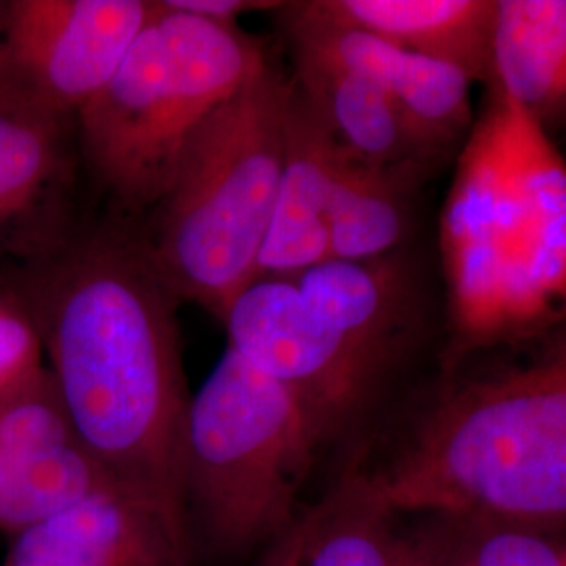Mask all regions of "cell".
Returning a JSON list of instances; mask_svg holds the SVG:
<instances>
[{"instance_id": "cell-11", "label": "cell", "mask_w": 566, "mask_h": 566, "mask_svg": "<svg viewBox=\"0 0 566 566\" xmlns=\"http://www.w3.org/2000/svg\"><path fill=\"white\" fill-rule=\"evenodd\" d=\"M334 163V137L292 81L282 181L254 282L294 275L332 261L329 202Z\"/></svg>"}, {"instance_id": "cell-26", "label": "cell", "mask_w": 566, "mask_h": 566, "mask_svg": "<svg viewBox=\"0 0 566 566\" xmlns=\"http://www.w3.org/2000/svg\"><path fill=\"white\" fill-rule=\"evenodd\" d=\"M565 549H566V542H565Z\"/></svg>"}, {"instance_id": "cell-24", "label": "cell", "mask_w": 566, "mask_h": 566, "mask_svg": "<svg viewBox=\"0 0 566 566\" xmlns=\"http://www.w3.org/2000/svg\"><path fill=\"white\" fill-rule=\"evenodd\" d=\"M397 566H432L428 554L424 552V547L420 544V539L416 537L411 526L405 528L403 547H401Z\"/></svg>"}, {"instance_id": "cell-1", "label": "cell", "mask_w": 566, "mask_h": 566, "mask_svg": "<svg viewBox=\"0 0 566 566\" xmlns=\"http://www.w3.org/2000/svg\"><path fill=\"white\" fill-rule=\"evenodd\" d=\"M11 296L39 332L78 443L191 546L181 298L142 242L112 231L70 235L32 259Z\"/></svg>"}, {"instance_id": "cell-6", "label": "cell", "mask_w": 566, "mask_h": 566, "mask_svg": "<svg viewBox=\"0 0 566 566\" xmlns=\"http://www.w3.org/2000/svg\"><path fill=\"white\" fill-rule=\"evenodd\" d=\"M264 57L238 25L154 0L118 70L76 118L82 158L109 200L133 214L163 202L187 143Z\"/></svg>"}, {"instance_id": "cell-18", "label": "cell", "mask_w": 566, "mask_h": 566, "mask_svg": "<svg viewBox=\"0 0 566 566\" xmlns=\"http://www.w3.org/2000/svg\"><path fill=\"white\" fill-rule=\"evenodd\" d=\"M432 566H566V539L455 514H416Z\"/></svg>"}, {"instance_id": "cell-22", "label": "cell", "mask_w": 566, "mask_h": 566, "mask_svg": "<svg viewBox=\"0 0 566 566\" xmlns=\"http://www.w3.org/2000/svg\"><path fill=\"white\" fill-rule=\"evenodd\" d=\"M164 4L172 11L219 25H238L242 15L256 11H277L282 7V2L264 0H164Z\"/></svg>"}, {"instance_id": "cell-17", "label": "cell", "mask_w": 566, "mask_h": 566, "mask_svg": "<svg viewBox=\"0 0 566 566\" xmlns=\"http://www.w3.org/2000/svg\"><path fill=\"white\" fill-rule=\"evenodd\" d=\"M303 521L298 566H397L405 528L361 451Z\"/></svg>"}, {"instance_id": "cell-3", "label": "cell", "mask_w": 566, "mask_h": 566, "mask_svg": "<svg viewBox=\"0 0 566 566\" xmlns=\"http://www.w3.org/2000/svg\"><path fill=\"white\" fill-rule=\"evenodd\" d=\"M472 128L443 214L451 376L486 346L542 336L566 317V166L495 91Z\"/></svg>"}, {"instance_id": "cell-4", "label": "cell", "mask_w": 566, "mask_h": 566, "mask_svg": "<svg viewBox=\"0 0 566 566\" xmlns=\"http://www.w3.org/2000/svg\"><path fill=\"white\" fill-rule=\"evenodd\" d=\"M229 346L283 386L319 449L361 424L426 327L424 282L401 250L261 277L223 319Z\"/></svg>"}, {"instance_id": "cell-15", "label": "cell", "mask_w": 566, "mask_h": 566, "mask_svg": "<svg viewBox=\"0 0 566 566\" xmlns=\"http://www.w3.org/2000/svg\"><path fill=\"white\" fill-rule=\"evenodd\" d=\"M65 128L0 112V250L30 261L65 242Z\"/></svg>"}, {"instance_id": "cell-23", "label": "cell", "mask_w": 566, "mask_h": 566, "mask_svg": "<svg viewBox=\"0 0 566 566\" xmlns=\"http://www.w3.org/2000/svg\"><path fill=\"white\" fill-rule=\"evenodd\" d=\"M304 521L303 512L282 539L273 546L266 547L261 554V560L254 566H298L301 565V549H303Z\"/></svg>"}, {"instance_id": "cell-5", "label": "cell", "mask_w": 566, "mask_h": 566, "mask_svg": "<svg viewBox=\"0 0 566 566\" xmlns=\"http://www.w3.org/2000/svg\"><path fill=\"white\" fill-rule=\"evenodd\" d=\"M292 78L264 57L196 130L142 240L164 282L223 322L254 282L282 181Z\"/></svg>"}, {"instance_id": "cell-12", "label": "cell", "mask_w": 566, "mask_h": 566, "mask_svg": "<svg viewBox=\"0 0 566 566\" xmlns=\"http://www.w3.org/2000/svg\"><path fill=\"white\" fill-rule=\"evenodd\" d=\"M292 53V81L344 151L374 166L416 168L428 177L443 164L380 86L319 55Z\"/></svg>"}, {"instance_id": "cell-2", "label": "cell", "mask_w": 566, "mask_h": 566, "mask_svg": "<svg viewBox=\"0 0 566 566\" xmlns=\"http://www.w3.org/2000/svg\"><path fill=\"white\" fill-rule=\"evenodd\" d=\"M533 355L443 385L371 468L399 514H455L566 539V317Z\"/></svg>"}, {"instance_id": "cell-19", "label": "cell", "mask_w": 566, "mask_h": 566, "mask_svg": "<svg viewBox=\"0 0 566 566\" xmlns=\"http://www.w3.org/2000/svg\"><path fill=\"white\" fill-rule=\"evenodd\" d=\"M112 486L78 441L42 453L15 465L0 486V533L15 537Z\"/></svg>"}, {"instance_id": "cell-14", "label": "cell", "mask_w": 566, "mask_h": 566, "mask_svg": "<svg viewBox=\"0 0 566 566\" xmlns=\"http://www.w3.org/2000/svg\"><path fill=\"white\" fill-rule=\"evenodd\" d=\"M311 7L325 20L455 65L474 84H489L495 0H313Z\"/></svg>"}, {"instance_id": "cell-8", "label": "cell", "mask_w": 566, "mask_h": 566, "mask_svg": "<svg viewBox=\"0 0 566 566\" xmlns=\"http://www.w3.org/2000/svg\"><path fill=\"white\" fill-rule=\"evenodd\" d=\"M154 0H11L0 32V112L67 128L118 70Z\"/></svg>"}, {"instance_id": "cell-7", "label": "cell", "mask_w": 566, "mask_h": 566, "mask_svg": "<svg viewBox=\"0 0 566 566\" xmlns=\"http://www.w3.org/2000/svg\"><path fill=\"white\" fill-rule=\"evenodd\" d=\"M317 451L287 390L227 346L189 405V533L196 525L221 556L263 554L296 525L298 495Z\"/></svg>"}, {"instance_id": "cell-21", "label": "cell", "mask_w": 566, "mask_h": 566, "mask_svg": "<svg viewBox=\"0 0 566 566\" xmlns=\"http://www.w3.org/2000/svg\"><path fill=\"white\" fill-rule=\"evenodd\" d=\"M46 365L39 332L11 294H0V397Z\"/></svg>"}, {"instance_id": "cell-10", "label": "cell", "mask_w": 566, "mask_h": 566, "mask_svg": "<svg viewBox=\"0 0 566 566\" xmlns=\"http://www.w3.org/2000/svg\"><path fill=\"white\" fill-rule=\"evenodd\" d=\"M163 516L112 486L13 537L2 566H189Z\"/></svg>"}, {"instance_id": "cell-16", "label": "cell", "mask_w": 566, "mask_h": 566, "mask_svg": "<svg viewBox=\"0 0 566 566\" xmlns=\"http://www.w3.org/2000/svg\"><path fill=\"white\" fill-rule=\"evenodd\" d=\"M430 179L416 168L364 163L336 143L329 202L332 261H374L401 252L413 229L416 196Z\"/></svg>"}, {"instance_id": "cell-9", "label": "cell", "mask_w": 566, "mask_h": 566, "mask_svg": "<svg viewBox=\"0 0 566 566\" xmlns=\"http://www.w3.org/2000/svg\"><path fill=\"white\" fill-rule=\"evenodd\" d=\"M275 13L292 49L319 55L380 86L437 158L447 163L464 149L474 128V81L460 67L325 20L311 2H282Z\"/></svg>"}, {"instance_id": "cell-25", "label": "cell", "mask_w": 566, "mask_h": 566, "mask_svg": "<svg viewBox=\"0 0 566 566\" xmlns=\"http://www.w3.org/2000/svg\"><path fill=\"white\" fill-rule=\"evenodd\" d=\"M2 18H4V2H0V32H2Z\"/></svg>"}, {"instance_id": "cell-13", "label": "cell", "mask_w": 566, "mask_h": 566, "mask_svg": "<svg viewBox=\"0 0 566 566\" xmlns=\"http://www.w3.org/2000/svg\"><path fill=\"white\" fill-rule=\"evenodd\" d=\"M485 88L546 137L566 128V0H495Z\"/></svg>"}, {"instance_id": "cell-20", "label": "cell", "mask_w": 566, "mask_h": 566, "mask_svg": "<svg viewBox=\"0 0 566 566\" xmlns=\"http://www.w3.org/2000/svg\"><path fill=\"white\" fill-rule=\"evenodd\" d=\"M74 441L78 439L46 365L0 397V468L4 479L15 465Z\"/></svg>"}]
</instances>
